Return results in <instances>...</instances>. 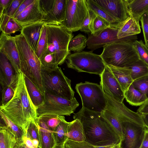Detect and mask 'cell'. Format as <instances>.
Masks as SVG:
<instances>
[{"label":"cell","mask_w":148,"mask_h":148,"mask_svg":"<svg viewBox=\"0 0 148 148\" xmlns=\"http://www.w3.org/2000/svg\"><path fill=\"white\" fill-rule=\"evenodd\" d=\"M93 51H82L70 54L65 60L67 66L79 72H84L100 76L106 65L100 55Z\"/></svg>","instance_id":"obj_7"},{"label":"cell","mask_w":148,"mask_h":148,"mask_svg":"<svg viewBox=\"0 0 148 148\" xmlns=\"http://www.w3.org/2000/svg\"><path fill=\"white\" fill-rule=\"evenodd\" d=\"M140 148H148V129H146L145 130L144 137Z\"/></svg>","instance_id":"obj_53"},{"label":"cell","mask_w":148,"mask_h":148,"mask_svg":"<svg viewBox=\"0 0 148 148\" xmlns=\"http://www.w3.org/2000/svg\"><path fill=\"white\" fill-rule=\"evenodd\" d=\"M68 139L77 142L84 141L86 136L80 121L75 119L69 122L68 129Z\"/></svg>","instance_id":"obj_25"},{"label":"cell","mask_w":148,"mask_h":148,"mask_svg":"<svg viewBox=\"0 0 148 148\" xmlns=\"http://www.w3.org/2000/svg\"><path fill=\"white\" fill-rule=\"evenodd\" d=\"M24 76L25 83L29 95L33 103L37 108L43 104L44 95L28 77L25 75Z\"/></svg>","instance_id":"obj_31"},{"label":"cell","mask_w":148,"mask_h":148,"mask_svg":"<svg viewBox=\"0 0 148 148\" xmlns=\"http://www.w3.org/2000/svg\"><path fill=\"white\" fill-rule=\"evenodd\" d=\"M48 47L47 28L46 24L42 26L37 49L35 52L39 59L46 52Z\"/></svg>","instance_id":"obj_36"},{"label":"cell","mask_w":148,"mask_h":148,"mask_svg":"<svg viewBox=\"0 0 148 148\" xmlns=\"http://www.w3.org/2000/svg\"><path fill=\"white\" fill-rule=\"evenodd\" d=\"M62 116L45 115L38 118L41 119L53 132L61 122Z\"/></svg>","instance_id":"obj_41"},{"label":"cell","mask_w":148,"mask_h":148,"mask_svg":"<svg viewBox=\"0 0 148 148\" xmlns=\"http://www.w3.org/2000/svg\"><path fill=\"white\" fill-rule=\"evenodd\" d=\"M95 15L96 14L88 8L86 15L82 23L80 29V31L88 34L90 33L89 28V25L91 21Z\"/></svg>","instance_id":"obj_45"},{"label":"cell","mask_w":148,"mask_h":148,"mask_svg":"<svg viewBox=\"0 0 148 148\" xmlns=\"http://www.w3.org/2000/svg\"><path fill=\"white\" fill-rule=\"evenodd\" d=\"M101 113L122 140L124 136V131L121 123L117 115L107 107Z\"/></svg>","instance_id":"obj_29"},{"label":"cell","mask_w":148,"mask_h":148,"mask_svg":"<svg viewBox=\"0 0 148 148\" xmlns=\"http://www.w3.org/2000/svg\"><path fill=\"white\" fill-rule=\"evenodd\" d=\"M125 67L130 70L134 81L148 75V65L140 59L129 64Z\"/></svg>","instance_id":"obj_32"},{"label":"cell","mask_w":148,"mask_h":148,"mask_svg":"<svg viewBox=\"0 0 148 148\" xmlns=\"http://www.w3.org/2000/svg\"><path fill=\"white\" fill-rule=\"evenodd\" d=\"M141 115L143 120L145 127L148 129V114H142Z\"/></svg>","instance_id":"obj_56"},{"label":"cell","mask_w":148,"mask_h":148,"mask_svg":"<svg viewBox=\"0 0 148 148\" xmlns=\"http://www.w3.org/2000/svg\"><path fill=\"white\" fill-rule=\"evenodd\" d=\"M39 130L40 148H53L56 144L53 132L40 118L36 119Z\"/></svg>","instance_id":"obj_24"},{"label":"cell","mask_w":148,"mask_h":148,"mask_svg":"<svg viewBox=\"0 0 148 148\" xmlns=\"http://www.w3.org/2000/svg\"><path fill=\"white\" fill-rule=\"evenodd\" d=\"M65 148H67V147H65Z\"/></svg>","instance_id":"obj_58"},{"label":"cell","mask_w":148,"mask_h":148,"mask_svg":"<svg viewBox=\"0 0 148 148\" xmlns=\"http://www.w3.org/2000/svg\"><path fill=\"white\" fill-rule=\"evenodd\" d=\"M140 32L139 22L130 16L121 23L119 29L117 37L121 38L136 35Z\"/></svg>","instance_id":"obj_21"},{"label":"cell","mask_w":148,"mask_h":148,"mask_svg":"<svg viewBox=\"0 0 148 148\" xmlns=\"http://www.w3.org/2000/svg\"><path fill=\"white\" fill-rule=\"evenodd\" d=\"M0 114L1 118L3 120L8 129L18 139L21 140L25 134V131L8 118L0 110Z\"/></svg>","instance_id":"obj_38"},{"label":"cell","mask_w":148,"mask_h":148,"mask_svg":"<svg viewBox=\"0 0 148 148\" xmlns=\"http://www.w3.org/2000/svg\"><path fill=\"white\" fill-rule=\"evenodd\" d=\"M13 0H0V17L4 10L10 5Z\"/></svg>","instance_id":"obj_50"},{"label":"cell","mask_w":148,"mask_h":148,"mask_svg":"<svg viewBox=\"0 0 148 148\" xmlns=\"http://www.w3.org/2000/svg\"><path fill=\"white\" fill-rule=\"evenodd\" d=\"M14 37L19 55L21 70L44 95L39 58L21 34Z\"/></svg>","instance_id":"obj_3"},{"label":"cell","mask_w":148,"mask_h":148,"mask_svg":"<svg viewBox=\"0 0 148 148\" xmlns=\"http://www.w3.org/2000/svg\"><path fill=\"white\" fill-rule=\"evenodd\" d=\"M44 24L42 22L31 24L23 27L21 31V34L34 52L37 49L41 30Z\"/></svg>","instance_id":"obj_20"},{"label":"cell","mask_w":148,"mask_h":148,"mask_svg":"<svg viewBox=\"0 0 148 148\" xmlns=\"http://www.w3.org/2000/svg\"><path fill=\"white\" fill-rule=\"evenodd\" d=\"M0 52L9 61L16 73L21 70L19 55L14 36L1 33Z\"/></svg>","instance_id":"obj_16"},{"label":"cell","mask_w":148,"mask_h":148,"mask_svg":"<svg viewBox=\"0 0 148 148\" xmlns=\"http://www.w3.org/2000/svg\"><path fill=\"white\" fill-rule=\"evenodd\" d=\"M14 93L11 99L0 110L10 120L25 132L30 122L38 118L37 108L28 93L23 73L20 70L16 73Z\"/></svg>","instance_id":"obj_1"},{"label":"cell","mask_w":148,"mask_h":148,"mask_svg":"<svg viewBox=\"0 0 148 148\" xmlns=\"http://www.w3.org/2000/svg\"><path fill=\"white\" fill-rule=\"evenodd\" d=\"M110 15L122 23L130 17L127 0H92Z\"/></svg>","instance_id":"obj_15"},{"label":"cell","mask_w":148,"mask_h":148,"mask_svg":"<svg viewBox=\"0 0 148 148\" xmlns=\"http://www.w3.org/2000/svg\"><path fill=\"white\" fill-rule=\"evenodd\" d=\"M86 1L88 8L95 14L106 20L112 27L119 29L121 24V23L110 15L92 0H86Z\"/></svg>","instance_id":"obj_26"},{"label":"cell","mask_w":148,"mask_h":148,"mask_svg":"<svg viewBox=\"0 0 148 148\" xmlns=\"http://www.w3.org/2000/svg\"><path fill=\"white\" fill-rule=\"evenodd\" d=\"M140 21L141 24L145 44L148 47V12L142 16Z\"/></svg>","instance_id":"obj_47"},{"label":"cell","mask_w":148,"mask_h":148,"mask_svg":"<svg viewBox=\"0 0 148 148\" xmlns=\"http://www.w3.org/2000/svg\"><path fill=\"white\" fill-rule=\"evenodd\" d=\"M73 118L81 122L86 136L85 141L91 145L103 146L121 143L120 137L101 113L90 111L82 107L74 114Z\"/></svg>","instance_id":"obj_2"},{"label":"cell","mask_w":148,"mask_h":148,"mask_svg":"<svg viewBox=\"0 0 148 148\" xmlns=\"http://www.w3.org/2000/svg\"><path fill=\"white\" fill-rule=\"evenodd\" d=\"M64 145L68 148H95L94 146L85 141L77 142L69 139L66 141Z\"/></svg>","instance_id":"obj_46"},{"label":"cell","mask_w":148,"mask_h":148,"mask_svg":"<svg viewBox=\"0 0 148 148\" xmlns=\"http://www.w3.org/2000/svg\"><path fill=\"white\" fill-rule=\"evenodd\" d=\"M100 76V85L104 92L116 101L123 102L125 99L124 92L108 66L106 65L104 70Z\"/></svg>","instance_id":"obj_14"},{"label":"cell","mask_w":148,"mask_h":148,"mask_svg":"<svg viewBox=\"0 0 148 148\" xmlns=\"http://www.w3.org/2000/svg\"><path fill=\"white\" fill-rule=\"evenodd\" d=\"M118 30L119 29L110 27L104 29L96 35L91 34L87 39V48L93 51L103 47L107 44L118 42H133L137 39L136 35L119 38L117 37Z\"/></svg>","instance_id":"obj_11"},{"label":"cell","mask_w":148,"mask_h":148,"mask_svg":"<svg viewBox=\"0 0 148 148\" xmlns=\"http://www.w3.org/2000/svg\"><path fill=\"white\" fill-rule=\"evenodd\" d=\"M54 0H39L40 6L45 15V17L52 8L53 5Z\"/></svg>","instance_id":"obj_48"},{"label":"cell","mask_w":148,"mask_h":148,"mask_svg":"<svg viewBox=\"0 0 148 148\" xmlns=\"http://www.w3.org/2000/svg\"><path fill=\"white\" fill-rule=\"evenodd\" d=\"M48 43L52 44L55 49L56 62L59 65L63 64L67 57L71 54L68 45L73 35L61 25L46 24Z\"/></svg>","instance_id":"obj_9"},{"label":"cell","mask_w":148,"mask_h":148,"mask_svg":"<svg viewBox=\"0 0 148 148\" xmlns=\"http://www.w3.org/2000/svg\"><path fill=\"white\" fill-rule=\"evenodd\" d=\"M16 74L12 64L2 53L0 55V83L2 88L7 86L15 87Z\"/></svg>","instance_id":"obj_18"},{"label":"cell","mask_w":148,"mask_h":148,"mask_svg":"<svg viewBox=\"0 0 148 148\" xmlns=\"http://www.w3.org/2000/svg\"><path fill=\"white\" fill-rule=\"evenodd\" d=\"M69 122L65 119L64 116H62L61 121L53 132L56 145H64L68 139V129Z\"/></svg>","instance_id":"obj_30"},{"label":"cell","mask_w":148,"mask_h":148,"mask_svg":"<svg viewBox=\"0 0 148 148\" xmlns=\"http://www.w3.org/2000/svg\"><path fill=\"white\" fill-rule=\"evenodd\" d=\"M87 40L86 36L81 34H78L70 40L68 45L69 51L75 53L82 51L86 45Z\"/></svg>","instance_id":"obj_35"},{"label":"cell","mask_w":148,"mask_h":148,"mask_svg":"<svg viewBox=\"0 0 148 148\" xmlns=\"http://www.w3.org/2000/svg\"><path fill=\"white\" fill-rule=\"evenodd\" d=\"M94 147L95 148H121V143L118 144H113L103 146H94Z\"/></svg>","instance_id":"obj_54"},{"label":"cell","mask_w":148,"mask_h":148,"mask_svg":"<svg viewBox=\"0 0 148 148\" xmlns=\"http://www.w3.org/2000/svg\"><path fill=\"white\" fill-rule=\"evenodd\" d=\"M24 0H13L10 5L4 10L0 17V29L2 32L8 21L13 16Z\"/></svg>","instance_id":"obj_33"},{"label":"cell","mask_w":148,"mask_h":148,"mask_svg":"<svg viewBox=\"0 0 148 148\" xmlns=\"http://www.w3.org/2000/svg\"><path fill=\"white\" fill-rule=\"evenodd\" d=\"M130 16L139 22L142 16L148 12V0H127Z\"/></svg>","instance_id":"obj_23"},{"label":"cell","mask_w":148,"mask_h":148,"mask_svg":"<svg viewBox=\"0 0 148 148\" xmlns=\"http://www.w3.org/2000/svg\"><path fill=\"white\" fill-rule=\"evenodd\" d=\"M110 27H112L107 21L96 14L91 22L89 28L91 34L96 35L104 29Z\"/></svg>","instance_id":"obj_34"},{"label":"cell","mask_w":148,"mask_h":148,"mask_svg":"<svg viewBox=\"0 0 148 148\" xmlns=\"http://www.w3.org/2000/svg\"><path fill=\"white\" fill-rule=\"evenodd\" d=\"M133 44L140 59L148 65V47L141 40H136L133 42Z\"/></svg>","instance_id":"obj_40"},{"label":"cell","mask_w":148,"mask_h":148,"mask_svg":"<svg viewBox=\"0 0 148 148\" xmlns=\"http://www.w3.org/2000/svg\"><path fill=\"white\" fill-rule=\"evenodd\" d=\"M79 105L75 97L69 100L44 92L43 103L37 108L38 117L45 115L70 116Z\"/></svg>","instance_id":"obj_8"},{"label":"cell","mask_w":148,"mask_h":148,"mask_svg":"<svg viewBox=\"0 0 148 148\" xmlns=\"http://www.w3.org/2000/svg\"><path fill=\"white\" fill-rule=\"evenodd\" d=\"M22 28L23 27L19 25L13 18H12L6 24L2 32L8 35L21 30Z\"/></svg>","instance_id":"obj_44"},{"label":"cell","mask_w":148,"mask_h":148,"mask_svg":"<svg viewBox=\"0 0 148 148\" xmlns=\"http://www.w3.org/2000/svg\"><path fill=\"white\" fill-rule=\"evenodd\" d=\"M36 119L30 122L26 129L25 135L32 140L34 139L38 140L39 142L40 148V132Z\"/></svg>","instance_id":"obj_39"},{"label":"cell","mask_w":148,"mask_h":148,"mask_svg":"<svg viewBox=\"0 0 148 148\" xmlns=\"http://www.w3.org/2000/svg\"><path fill=\"white\" fill-rule=\"evenodd\" d=\"M125 98L130 105L135 106L142 105L148 99L140 91L132 84L124 92Z\"/></svg>","instance_id":"obj_27"},{"label":"cell","mask_w":148,"mask_h":148,"mask_svg":"<svg viewBox=\"0 0 148 148\" xmlns=\"http://www.w3.org/2000/svg\"><path fill=\"white\" fill-rule=\"evenodd\" d=\"M88 10L86 0H66L64 18L60 25L72 32L80 30Z\"/></svg>","instance_id":"obj_10"},{"label":"cell","mask_w":148,"mask_h":148,"mask_svg":"<svg viewBox=\"0 0 148 148\" xmlns=\"http://www.w3.org/2000/svg\"><path fill=\"white\" fill-rule=\"evenodd\" d=\"M66 3V0H54L52 8L42 22L46 24L60 25L64 20Z\"/></svg>","instance_id":"obj_19"},{"label":"cell","mask_w":148,"mask_h":148,"mask_svg":"<svg viewBox=\"0 0 148 148\" xmlns=\"http://www.w3.org/2000/svg\"><path fill=\"white\" fill-rule=\"evenodd\" d=\"M104 93L107 101V107L116 114L121 122H132L145 127L140 114L130 109L123 102H119L106 93Z\"/></svg>","instance_id":"obj_13"},{"label":"cell","mask_w":148,"mask_h":148,"mask_svg":"<svg viewBox=\"0 0 148 148\" xmlns=\"http://www.w3.org/2000/svg\"><path fill=\"white\" fill-rule=\"evenodd\" d=\"M133 42H115L104 46L100 56L105 65L123 68L139 59Z\"/></svg>","instance_id":"obj_4"},{"label":"cell","mask_w":148,"mask_h":148,"mask_svg":"<svg viewBox=\"0 0 148 148\" xmlns=\"http://www.w3.org/2000/svg\"><path fill=\"white\" fill-rule=\"evenodd\" d=\"M121 123L124 136L121 141V148H140L146 127L132 122H123Z\"/></svg>","instance_id":"obj_12"},{"label":"cell","mask_w":148,"mask_h":148,"mask_svg":"<svg viewBox=\"0 0 148 148\" xmlns=\"http://www.w3.org/2000/svg\"><path fill=\"white\" fill-rule=\"evenodd\" d=\"M137 112L141 115L148 114V100L140 106Z\"/></svg>","instance_id":"obj_51"},{"label":"cell","mask_w":148,"mask_h":148,"mask_svg":"<svg viewBox=\"0 0 148 148\" xmlns=\"http://www.w3.org/2000/svg\"><path fill=\"white\" fill-rule=\"evenodd\" d=\"M108 66L117 79L124 92L134 81L130 69L127 67L117 68Z\"/></svg>","instance_id":"obj_22"},{"label":"cell","mask_w":148,"mask_h":148,"mask_svg":"<svg viewBox=\"0 0 148 148\" xmlns=\"http://www.w3.org/2000/svg\"><path fill=\"white\" fill-rule=\"evenodd\" d=\"M34 0H24L19 6L17 10L13 16L14 19L25 10Z\"/></svg>","instance_id":"obj_49"},{"label":"cell","mask_w":148,"mask_h":148,"mask_svg":"<svg viewBox=\"0 0 148 148\" xmlns=\"http://www.w3.org/2000/svg\"><path fill=\"white\" fill-rule=\"evenodd\" d=\"M27 147V148H28ZM38 148H39V147H38Z\"/></svg>","instance_id":"obj_59"},{"label":"cell","mask_w":148,"mask_h":148,"mask_svg":"<svg viewBox=\"0 0 148 148\" xmlns=\"http://www.w3.org/2000/svg\"><path fill=\"white\" fill-rule=\"evenodd\" d=\"M75 88L81 97L82 108L100 113L106 108L107 100L100 85L86 82L77 84Z\"/></svg>","instance_id":"obj_6"},{"label":"cell","mask_w":148,"mask_h":148,"mask_svg":"<svg viewBox=\"0 0 148 148\" xmlns=\"http://www.w3.org/2000/svg\"><path fill=\"white\" fill-rule=\"evenodd\" d=\"M14 148H27L22 139L19 140L16 143Z\"/></svg>","instance_id":"obj_55"},{"label":"cell","mask_w":148,"mask_h":148,"mask_svg":"<svg viewBox=\"0 0 148 148\" xmlns=\"http://www.w3.org/2000/svg\"><path fill=\"white\" fill-rule=\"evenodd\" d=\"M132 85L145 95L148 99V75L134 81Z\"/></svg>","instance_id":"obj_42"},{"label":"cell","mask_w":148,"mask_h":148,"mask_svg":"<svg viewBox=\"0 0 148 148\" xmlns=\"http://www.w3.org/2000/svg\"><path fill=\"white\" fill-rule=\"evenodd\" d=\"M41 75L44 92L69 100L75 97L71 80L64 75L60 67L51 71L41 68Z\"/></svg>","instance_id":"obj_5"},{"label":"cell","mask_w":148,"mask_h":148,"mask_svg":"<svg viewBox=\"0 0 148 148\" xmlns=\"http://www.w3.org/2000/svg\"><path fill=\"white\" fill-rule=\"evenodd\" d=\"M19 140L6 125L1 123L0 148H14Z\"/></svg>","instance_id":"obj_28"},{"label":"cell","mask_w":148,"mask_h":148,"mask_svg":"<svg viewBox=\"0 0 148 148\" xmlns=\"http://www.w3.org/2000/svg\"><path fill=\"white\" fill-rule=\"evenodd\" d=\"M41 68L47 71H51L59 67L56 60L55 54L50 53L47 51L39 59Z\"/></svg>","instance_id":"obj_37"},{"label":"cell","mask_w":148,"mask_h":148,"mask_svg":"<svg viewBox=\"0 0 148 148\" xmlns=\"http://www.w3.org/2000/svg\"><path fill=\"white\" fill-rule=\"evenodd\" d=\"M53 148H65L64 144L62 145H56Z\"/></svg>","instance_id":"obj_57"},{"label":"cell","mask_w":148,"mask_h":148,"mask_svg":"<svg viewBox=\"0 0 148 148\" xmlns=\"http://www.w3.org/2000/svg\"><path fill=\"white\" fill-rule=\"evenodd\" d=\"M15 88L7 86L2 88L1 105H5L11 99L14 95Z\"/></svg>","instance_id":"obj_43"},{"label":"cell","mask_w":148,"mask_h":148,"mask_svg":"<svg viewBox=\"0 0 148 148\" xmlns=\"http://www.w3.org/2000/svg\"><path fill=\"white\" fill-rule=\"evenodd\" d=\"M45 15L41 9L39 0L34 1L14 19L22 27L42 22Z\"/></svg>","instance_id":"obj_17"},{"label":"cell","mask_w":148,"mask_h":148,"mask_svg":"<svg viewBox=\"0 0 148 148\" xmlns=\"http://www.w3.org/2000/svg\"><path fill=\"white\" fill-rule=\"evenodd\" d=\"M22 139L26 146L28 148H35L33 145L32 140L24 135Z\"/></svg>","instance_id":"obj_52"}]
</instances>
